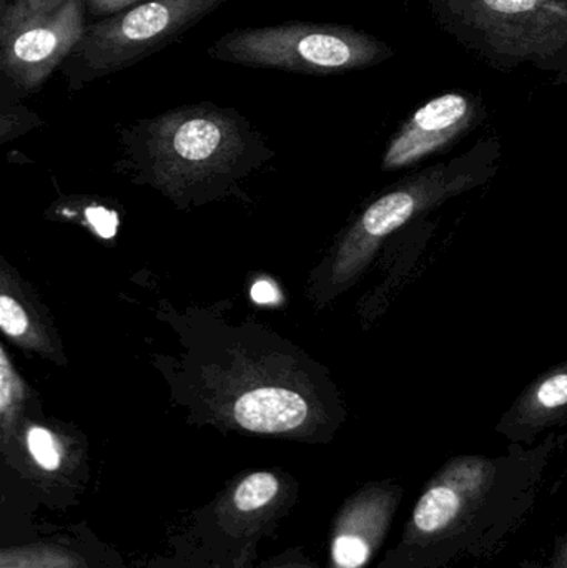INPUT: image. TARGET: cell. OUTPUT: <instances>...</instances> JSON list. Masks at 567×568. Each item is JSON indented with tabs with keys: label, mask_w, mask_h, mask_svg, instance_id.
<instances>
[{
	"label": "cell",
	"mask_w": 567,
	"mask_h": 568,
	"mask_svg": "<svg viewBox=\"0 0 567 568\" xmlns=\"http://www.w3.org/2000/svg\"><path fill=\"white\" fill-rule=\"evenodd\" d=\"M543 464L541 454L449 460L428 480L402 536L375 568H452L492 556L535 509Z\"/></svg>",
	"instance_id": "cell-1"
},
{
	"label": "cell",
	"mask_w": 567,
	"mask_h": 568,
	"mask_svg": "<svg viewBox=\"0 0 567 568\" xmlns=\"http://www.w3.org/2000/svg\"><path fill=\"white\" fill-rule=\"evenodd\" d=\"M298 503V489L275 470H255L230 483L176 526L170 549L185 568H255L263 540Z\"/></svg>",
	"instance_id": "cell-2"
},
{
	"label": "cell",
	"mask_w": 567,
	"mask_h": 568,
	"mask_svg": "<svg viewBox=\"0 0 567 568\" xmlns=\"http://www.w3.org/2000/svg\"><path fill=\"white\" fill-rule=\"evenodd\" d=\"M385 52L382 42L358 30L313 22L233 30L209 47V55L222 62L310 75L365 69Z\"/></svg>",
	"instance_id": "cell-3"
},
{
	"label": "cell",
	"mask_w": 567,
	"mask_h": 568,
	"mask_svg": "<svg viewBox=\"0 0 567 568\" xmlns=\"http://www.w3.org/2000/svg\"><path fill=\"white\" fill-rule=\"evenodd\" d=\"M226 0H145L87 27L70 65L79 72H119L163 49Z\"/></svg>",
	"instance_id": "cell-4"
},
{
	"label": "cell",
	"mask_w": 567,
	"mask_h": 568,
	"mask_svg": "<svg viewBox=\"0 0 567 568\" xmlns=\"http://www.w3.org/2000/svg\"><path fill=\"white\" fill-rule=\"evenodd\" d=\"M85 13V0L43 10L7 3L0 16V70L23 89L42 85L82 42Z\"/></svg>",
	"instance_id": "cell-5"
},
{
	"label": "cell",
	"mask_w": 567,
	"mask_h": 568,
	"mask_svg": "<svg viewBox=\"0 0 567 568\" xmlns=\"http://www.w3.org/2000/svg\"><path fill=\"white\" fill-rule=\"evenodd\" d=\"M493 45L516 55L567 49V0H445Z\"/></svg>",
	"instance_id": "cell-6"
},
{
	"label": "cell",
	"mask_w": 567,
	"mask_h": 568,
	"mask_svg": "<svg viewBox=\"0 0 567 568\" xmlns=\"http://www.w3.org/2000/svg\"><path fill=\"white\" fill-rule=\"evenodd\" d=\"M405 490L393 480L360 487L335 514L325 568H368L385 546Z\"/></svg>",
	"instance_id": "cell-7"
},
{
	"label": "cell",
	"mask_w": 567,
	"mask_h": 568,
	"mask_svg": "<svg viewBox=\"0 0 567 568\" xmlns=\"http://www.w3.org/2000/svg\"><path fill=\"white\" fill-rule=\"evenodd\" d=\"M472 116V103L462 93H445L416 110L396 135L385 156V169H399L445 146Z\"/></svg>",
	"instance_id": "cell-8"
},
{
	"label": "cell",
	"mask_w": 567,
	"mask_h": 568,
	"mask_svg": "<svg viewBox=\"0 0 567 568\" xmlns=\"http://www.w3.org/2000/svg\"><path fill=\"white\" fill-rule=\"evenodd\" d=\"M308 404L288 389L250 390L233 407L235 423L255 434H285L300 429L308 419Z\"/></svg>",
	"instance_id": "cell-9"
},
{
	"label": "cell",
	"mask_w": 567,
	"mask_h": 568,
	"mask_svg": "<svg viewBox=\"0 0 567 568\" xmlns=\"http://www.w3.org/2000/svg\"><path fill=\"white\" fill-rule=\"evenodd\" d=\"M429 199L432 189L428 186L418 185L413 190L388 193L366 210L362 232L372 240L385 239L406 225Z\"/></svg>",
	"instance_id": "cell-10"
},
{
	"label": "cell",
	"mask_w": 567,
	"mask_h": 568,
	"mask_svg": "<svg viewBox=\"0 0 567 568\" xmlns=\"http://www.w3.org/2000/svg\"><path fill=\"white\" fill-rule=\"evenodd\" d=\"M225 139V129L212 116H189L173 123L172 146L189 162H202L215 155Z\"/></svg>",
	"instance_id": "cell-11"
},
{
	"label": "cell",
	"mask_w": 567,
	"mask_h": 568,
	"mask_svg": "<svg viewBox=\"0 0 567 568\" xmlns=\"http://www.w3.org/2000/svg\"><path fill=\"white\" fill-rule=\"evenodd\" d=\"M0 568H87V562L70 547L36 542L3 547Z\"/></svg>",
	"instance_id": "cell-12"
},
{
	"label": "cell",
	"mask_w": 567,
	"mask_h": 568,
	"mask_svg": "<svg viewBox=\"0 0 567 568\" xmlns=\"http://www.w3.org/2000/svg\"><path fill=\"white\" fill-rule=\"evenodd\" d=\"M26 449L27 456L32 460L40 477L55 480V477L67 473L63 446L45 427L33 426L27 430Z\"/></svg>",
	"instance_id": "cell-13"
},
{
	"label": "cell",
	"mask_w": 567,
	"mask_h": 568,
	"mask_svg": "<svg viewBox=\"0 0 567 568\" xmlns=\"http://www.w3.org/2000/svg\"><path fill=\"white\" fill-rule=\"evenodd\" d=\"M567 406V371L553 374L536 389L529 406L528 423H539V417L556 413Z\"/></svg>",
	"instance_id": "cell-14"
},
{
	"label": "cell",
	"mask_w": 567,
	"mask_h": 568,
	"mask_svg": "<svg viewBox=\"0 0 567 568\" xmlns=\"http://www.w3.org/2000/svg\"><path fill=\"white\" fill-rule=\"evenodd\" d=\"M0 326L7 336L19 337L29 329V317L12 297L0 296Z\"/></svg>",
	"instance_id": "cell-15"
},
{
	"label": "cell",
	"mask_w": 567,
	"mask_h": 568,
	"mask_svg": "<svg viewBox=\"0 0 567 568\" xmlns=\"http://www.w3.org/2000/svg\"><path fill=\"white\" fill-rule=\"evenodd\" d=\"M20 390L19 381L16 374L10 369L9 359L6 351L0 349V410H2L3 426L9 423L10 409H13L17 394Z\"/></svg>",
	"instance_id": "cell-16"
},
{
	"label": "cell",
	"mask_w": 567,
	"mask_h": 568,
	"mask_svg": "<svg viewBox=\"0 0 567 568\" xmlns=\"http://www.w3.org/2000/svg\"><path fill=\"white\" fill-rule=\"evenodd\" d=\"M255 568H318L315 560L305 552L303 547H295V549L285 550L279 554L273 559L260 564Z\"/></svg>",
	"instance_id": "cell-17"
},
{
	"label": "cell",
	"mask_w": 567,
	"mask_h": 568,
	"mask_svg": "<svg viewBox=\"0 0 567 568\" xmlns=\"http://www.w3.org/2000/svg\"><path fill=\"white\" fill-rule=\"evenodd\" d=\"M87 220L102 239H112L117 232V215L102 206H92L87 210Z\"/></svg>",
	"instance_id": "cell-18"
},
{
	"label": "cell",
	"mask_w": 567,
	"mask_h": 568,
	"mask_svg": "<svg viewBox=\"0 0 567 568\" xmlns=\"http://www.w3.org/2000/svg\"><path fill=\"white\" fill-rule=\"evenodd\" d=\"M145 0H85L87 13L95 17H112L129 10L133 3H142Z\"/></svg>",
	"instance_id": "cell-19"
},
{
	"label": "cell",
	"mask_w": 567,
	"mask_h": 568,
	"mask_svg": "<svg viewBox=\"0 0 567 568\" xmlns=\"http://www.w3.org/2000/svg\"><path fill=\"white\" fill-rule=\"evenodd\" d=\"M548 568H567V530L556 537Z\"/></svg>",
	"instance_id": "cell-20"
},
{
	"label": "cell",
	"mask_w": 567,
	"mask_h": 568,
	"mask_svg": "<svg viewBox=\"0 0 567 568\" xmlns=\"http://www.w3.org/2000/svg\"><path fill=\"white\" fill-rule=\"evenodd\" d=\"M252 297L253 301H256V303L260 304L276 303V301H279L280 294L272 283L259 282L255 284V286L252 287Z\"/></svg>",
	"instance_id": "cell-21"
},
{
	"label": "cell",
	"mask_w": 567,
	"mask_h": 568,
	"mask_svg": "<svg viewBox=\"0 0 567 568\" xmlns=\"http://www.w3.org/2000/svg\"><path fill=\"white\" fill-rule=\"evenodd\" d=\"M17 2L23 3V6L29 7V9L43 10L59 6L63 0H17Z\"/></svg>",
	"instance_id": "cell-22"
},
{
	"label": "cell",
	"mask_w": 567,
	"mask_h": 568,
	"mask_svg": "<svg viewBox=\"0 0 567 568\" xmlns=\"http://www.w3.org/2000/svg\"><path fill=\"white\" fill-rule=\"evenodd\" d=\"M518 568H548V564L538 562V560H525Z\"/></svg>",
	"instance_id": "cell-23"
},
{
	"label": "cell",
	"mask_w": 567,
	"mask_h": 568,
	"mask_svg": "<svg viewBox=\"0 0 567 568\" xmlns=\"http://www.w3.org/2000/svg\"><path fill=\"white\" fill-rule=\"evenodd\" d=\"M179 566H180V564H179ZM180 568H185V567H183V566H180Z\"/></svg>",
	"instance_id": "cell-24"
}]
</instances>
